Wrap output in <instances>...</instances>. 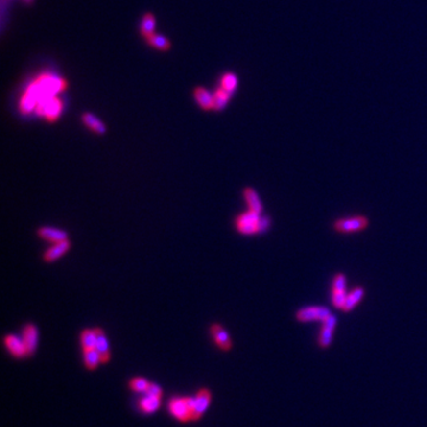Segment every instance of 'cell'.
Returning a JSON list of instances; mask_svg holds the SVG:
<instances>
[{
	"label": "cell",
	"instance_id": "obj_27",
	"mask_svg": "<svg viewBox=\"0 0 427 427\" xmlns=\"http://www.w3.org/2000/svg\"><path fill=\"white\" fill-rule=\"evenodd\" d=\"M221 87L226 91L234 94V92L237 91V75L233 74V72H226L223 75V77L221 78Z\"/></svg>",
	"mask_w": 427,
	"mask_h": 427
},
{
	"label": "cell",
	"instance_id": "obj_29",
	"mask_svg": "<svg viewBox=\"0 0 427 427\" xmlns=\"http://www.w3.org/2000/svg\"><path fill=\"white\" fill-rule=\"evenodd\" d=\"M345 285H347V282H345L344 274H336L332 282V291H345Z\"/></svg>",
	"mask_w": 427,
	"mask_h": 427
},
{
	"label": "cell",
	"instance_id": "obj_31",
	"mask_svg": "<svg viewBox=\"0 0 427 427\" xmlns=\"http://www.w3.org/2000/svg\"><path fill=\"white\" fill-rule=\"evenodd\" d=\"M24 1H25V2H29V4H31V2H32L33 0H24Z\"/></svg>",
	"mask_w": 427,
	"mask_h": 427
},
{
	"label": "cell",
	"instance_id": "obj_18",
	"mask_svg": "<svg viewBox=\"0 0 427 427\" xmlns=\"http://www.w3.org/2000/svg\"><path fill=\"white\" fill-rule=\"evenodd\" d=\"M82 122L89 128V130L95 132L96 134H105L107 131L105 123L101 121L99 118L95 117V115L92 113H83Z\"/></svg>",
	"mask_w": 427,
	"mask_h": 427
},
{
	"label": "cell",
	"instance_id": "obj_20",
	"mask_svg": "<svg viewBox=\"0 0 427 427\" xmlns=\"http://www.w3.org/2000/svg\"><path fill=\"white\" fill-rule=\"evenodd\" d=\"M80 343L82 351H88L95 349L96 347V332L95 329H86L81 332Z\"/></svg>",
	"mask_w": 427,
	"mask_h": 427
},
{
	"label": "cell",
	"instance_id": "obj_17",
	"mask_svg": "<svg viewBox=\"0 0 427 427\" xmlns=\"http://www.w3.org/2000/svg\"><path fill=\"white\" fill-rule=\"evenodd\" d=\"M193 97H195L197 105L204 111L214 109V95L210 94L209 91H207L203 87H197L193 91Z\"/></svg>",
	"mask_w": 427,
	"mask_h": 427
},
{
	"label": "cell",
	"instance_id": "obj_8",
	"mask_svg": "<svg viewBox=\"0 0 427 427\" xmlns=\"http://www.w3.org/2000/svg\"><path fill=\"white\" fill-rule=\"evenodd\" d=\"M162 399L163 398L154 397V395L144 393V394H142V397L138 398L136 401V407L138 412H139L140 414L145 415V417L156 414V413L159 411L160 407H162Z\"/></svg>",
	"mask_w": 427,
	"mask_h": 427
},
{
	"label": "cell",
	"instance_id": "obj_2",
	"mask_svg": "<svg viewBox=\"0 0 427 427\" xmlns=\"http://www.w3.org/2000/svg\"><path fill=\"white\" fill-rule=\"evenodd\" d=\"M167 412L178 423L187 424L192 421L193 397L173 395L167 401Z\"/></svg>",
	"mask_w": 427,
	"mask_h": 427
},
{
	"label": "cell",
	"instance_id": "obj_14",
	"mask_svg": "<svg viewBox=\"0 0 427 427\" xmlns=\"http://www.w3.org/2000/svg\"><path fill=\"white\" fill-rule=\"evenodd\" d=\"M37 234L39 235V237L50 241L52 243H58L62 242V241L68 240V233L62 229L53 228V227H42L41 229H38Z\"/></svg>",
	"mask_w": 427,
	"mask_h": 427
},
{
	"label": "cell",
	"instance_id": "obj_6",
	"mask_svg": "<svg viewBox=\"0 0 427 427\" xmlns=\"http://www.w3.org/2000/svg\"><path fill=\"white\" fill-rule=\"evenodd\" d=\"M368 223H369V222H368L367 217H364V216H354V217L337 220L335 223H333V228L339 233L349 234V233H355V232H359V230L366 229Z\"/></svg>",
	"mask_w": 427,
	"mask_h": 427
},
{
	"label": "cell",
	"instance_id": "obj_22",
	"mask_svg": "<svg viewBox=\"0 0 427 427\" xmlns=\"http://www.w3.org/2000/svg\"><path fill=\"white\" fill-rule=\"evenodd\" d=\"M363 296H364V290H363V288H362V287L354 288V290L351 291L350 293L347 294L345 304H344L343 308H342V310H343L344 312H349V311L353 310V308L358 304V302L362 299V298H363Z\"/></svg>",
	"mask_w": 427,
	"mask_h": 427
},
{
	"label": "cell",
	"instance_id": "obj_16",
	"mask_svg": "<svg viewBox=\"0 0 427 427\" xmlns=\"http://www.w3.org/2000/svg\"><path fill=\"white\" fill-rule=\"evenodd\" d=\"M38 101H39V99H38L37 94H36L35 91H33V89L29 86L23 94V96H22L19 109H21V112L23 114L30 113V112L32 111L33 108H36Z\"/></svg>",
	"mask_w": 427,
	"mask_h": 427
},
{
	"label": "cell",
	"instance_id": "obj_23",
	"mask_svg": "<svg viewBox=\"0 0 427 427\" xmlns=\"http://www.w3.org/2000/svg\"><path fill=\"white\" fill-rule=\"evenodd\" d=\"M82 353H83L84 367H86L88 370H91V372L97 369V367H99V364L101 363V358H100V355H99V353L96 351V349L82 351Z\"/></svg>",
	"mask_w": 427,
	"mask_h": 427
},
{
	"label": "cell",
	"instance_id": "obj_24",
	"mask_svg": "<svg viewBox=\"0 0 427 427\" xmlns=\"http://www.w3.org/2000/svg\"><path fill=\"white\" fill-rule=\"evenodd\" d=\"M154 29H156V18H154L152 13L150 12L146 13V15L142 17V25H140V33H142L145 38H147L153 35Z\"/></svg>",
	"mask_w": 427,
	"mask_h": 427
},
{
	"label": "cell",
	"instance_id": "obj_7",
	"mask_svg": "<svg viewBox=\"0 0 427 427\" xmlns=\"http://www.w3.org/2000/svg\"><path fill=\"white\" fill-rule=\"evenodd\" d=\"M331 316V312L329 308L324 306H306V308H300L296 314V318L302 323L312 322V320H318V322H324L328 317Z\"/></svg>",
	"mask_w": 427,
	"mask_h": 427
},
{
	"label": "cell",
	"instance_id": "obj_25",
	"mask_svg": "<svg viewBox=\"0 0 427 427\" xmlns=\"http://www.w3.org/2000/svg\"><path fill=\"white\" fill-rule=\"evenodd\" d=\"M148 384H150V381H148L146 378H142V376H136V378H132L131 380L128 381V389L132 390L133 393H136V394H144L148 388Z\"/></svg>",
	"mask_w": 427,
	"mask_h": 427
},
{
	"label": "cell",
	"instance_id": "obj_10",
	"mask_svg": "<svg viewBox=\"0 0 427 427\" xmlns=\"http://www.w3.org/2000/svg\"><path fill=\"white\" fill-rule=\"evenodd\" d=\"M210 333H212L215 344L222 351H230V349L233 348V341L230 338L229 332L226 329L220 324H213L210 327Z\"/></svg>",
	"mask_w": 427,
	"mask_h": 427
},
{
	"label": "cell",
	"instance_id": "obj_15",
	"mask_svg": "<svg viewBox=\"0 0 427 427\" xmlns=\"http://www.w3.org/2000/svg\"><path fill=\"white\" fill-rule=\"evenodd\" d=\"M70 248L69 240L62 241V242L53 243L52 247H50L47 251H46L43 255V259L46 262H53L57 259H60L63 254H66Z\"/></svg>",
	"mask_w": 427,
	"mask_h": 427
},
{
	"label": "cell",
	"instance_id": "obj_5",
	"mask_svg": "<svg viewBox=\"0 0 427 427\" xmlns=\"http://www.w3.org/2000/svg\"><path fill=\"white\" fill-rule=\"evenodd\" d=\"M213 400L212 390L209 388H199L193 395V414L192 421L197 423L203 418Z\"/></svg>",
	"mask_w": 427,
	"mask_h": 427
},
{
	"label": "cell",
	"instance_id": "obj_11",
	"mask_svg": "<svg viewBox=\"0 0 427 427\" xmlns=\"http://www.w3.org/2000/svg\"><path fill=\"white\" fill-rule=\"evenodd\" d=\"M337 324V319L335 316L331 314L328 317L324 322H322V329L318 336V344L320 348H328L332 342L333 332H335V328Z\"/></svg>",
	"mask_w": 427,
	"mask_h": 427
},
{
	"label": "cell",
	"instance_id": "obj_30",
	"mask_svg": "<svg viewBox=\"0 0 427 427\" xmlns=\"http://www.w3.org/2000/svg\"><path fill=\"white\" fill-rule=\"evenodd\" d=\"M146 393H147V394L154 395V397L163 398L164 390H163V387L160 386V384L156 383V382H150V384H148V388H147V390H146Z\"/></svg>",
	"mask_w": 427,
	"mask_h": 427
},
{
	"label": "cell",
	"instance_id": "obj_4",
	"mask_svg": "<svg viewBox=\"0 0 427 427\" xmlns=\"http://www.w3.org/2000/svg\"><path fill=\"white\" fill-rule=\"evenodd\" d=\"M62 111H63V102L57 95L43 97L38 101L36 106L37 114L44 117L50 122L56 121L60 118Z\"/></svg>",
	"mask_w": 427,
	"mask_h": 427
},
{
	"label": "cell",
	"instance_id": "obj_13",
	"mask_svg": "<svg viewBox=\"0 0 427 427\" xmlns=\"http://www.w3.org/2000/svg\"><path fill=\"white\" fill-rule=\"evenodd\" d=\"M95 332H96V349L99 353L101 363L106 364L111 361V349H109L108 338H107L105 331L100 328H95Z\"/></svg>",
	"mask_w": 427,
	"mask_h": 427
},
{
	"label": "cell",
	"instance_id": "obj_28",
	"mask_svg": "<svg viewBox=\"0 0 427 427\" xmlns=\"http://www.w3.org/2000/svg\"><path fill=\"white\" fill-rule=\"evenodd\" d=\"M347 292L345 291H332V297H331V300H332V304L335 308H343V306L345 304V299H347Z\"/></svg>",
	"mask_w": 427,
	"mask_h": 427
},
{
	"label": "cell",
	"instance_id": "obj_9",
	"mask_svg": "<svg viewBox=\"0 0 427 427\" xmlns=\"http://www.w3.org/2000/svg\"><path fill=\"white\" fill-rule=\"evenodd\" d=\"M4 345L6 348V350L10 353V355L17 359H22L29 356L27 355L26 347H25L23 338H19L17 335L8 333V335L5 336Z\"/></svg>",
	"mask_w": 427,
	"mask_h": 427
},
{
	"label": "cell",
	"instance_id": "obj_12",
	"mask_svg": "<svg viewBox=\"0 0 427 427\" xmlns=\"http://www.w3.org/2000/svg\"><path fill=\"white\" fill-rule=\"evenodd\" d=\"M23 338L25 347H26L27 355L32 356L36 353L38 347V329L32 323H27L23 328Z\"/></svg>",
	"mask_w": 427,
	"mask_h": 427
},
{
	"label": "cell",
	"instance_id": "obj_1",
	"mask_svg": "<svg viewBox=\"0 0 427 427\" xmlns=\"http://www.w3.org/2000/svg\"><path fill=\"white\" fill-rule=\"evenodd\" d=\"M67 81L64 78L55 76L51 74H42L30 84L37 94L38 99L47 96H53L67 88Z\"/></svg>",
	"mask_w": 427,
	"mask_h": 427
},
{
	"label": "cell",
	"instance_id": "obj_19",
	"mask_svg": "<svg viewBox=\"0 0 427 427\" xmlns=\"http://www.w3.org/2000/svg\"><path fill=\"white\" fill-rule=\"evenodd\" d=\"M243 196H244V199H246L247 204H248L249 210H252V212L254 213L261 214V212H262V204H261L259 195L255 192V190L252 189V188H246V189L243 190Z\"/></svg>",
	"mask_w": 427,
	"mask_h": 427
},
{
	"label": "cell",
	"instance_id": "obj_26",
	"mask_svg": "<svg viewBox=\"0 0 427 427\" xmlns=\"http://www.w3.org/2000/svg\"><path fill=\"white\" fill-rule=\"evenodd\" d=\"M146 42H147L148 46L157 50H162V51H166L171 47V43L168 42V39L162 35H157V33H153L152 36L146 38Z\"/></svg>",
	"mask_w": 427,
	"mask_h": 427
},
{
	"label": "cell",
	"instance_id": "obj_3",
	"mask_svg": "<svg viewBox=\"0 0 427 427\" xmlns=\"http://www.w3.org/2000/svg\"><path fill=\"white\" fill-rule=\"evenodd\" d=\"M268 218L260 217V214L248 210L237 218V228L243 235H254L263 232L268 227Z\"/></svg>",
	"mask_w": 427,
	"mask_h": 427
},
{
	"label": "cell",
	"instance_id": "obj_21",
	"mask_svg": "<svg viewBox=\"0 0 427 427\" xmlns=\"http://www.w3.org/2000/svg\"><path fill=\"white\" fill-rule=\"evenodd\" d=\"M214 111H222L224 109V107L227 106V103L229 102L230 97H232L233 93H230L226 89H223L222 87L217 88L214 93Z\"/></svg>",
	"mask_w": 427,
	"mask_h": 427
}]
</instances>
